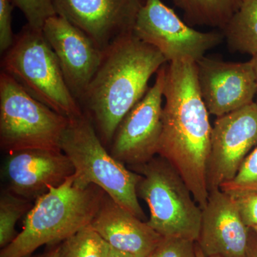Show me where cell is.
Segmentation results:
<instances>
[{
  "instance_id": "cell-1",
  "label": "cell",
  "mask_w": 257,
  "mask_h": 257,
  "mask_svg": "<svg viewBox=\"0 0 257 257\" xmlns=\"http://www.w3.org/2000/svg\"><path fill=\"white\" fill-rule=\"evenodd\" d=\"M165 104L158 155L175 167L201 209L209 197L207 165L212 126L198 83L196 62L166 64Z\"/></svg>"
},
{
  "instance_id": "cell-2",
  "label": "cell",
  "mask_w": 257,
  "mask_h": 257,
  "mask_svg": "<svg viewBox=\"0 0 257 257\" xmlns=\"http://www.w3.org/2000/svg\"><path fill=\"white\" fill-rule=\"evenodd\" d=\"M167 63L160 51L133 32L120 37L104 50L79 104L105 147L110 145L125 115L146 94L152 76Z\"/></svg>"
},
{
  "instance_id": "cell-3",
  "label": "cell",
  "mask_w": 257,
  "mask_h": 257,
  "mask_svg": "<svg viewBox=\"0 0 257 257\" xmlns=\"http://www.w3.org/2000/svg\"><path fill=\"white\" fill-rule=\"evenodd\" d=\"M105 192L95 184L82 187L74 175L37 199L23 231L0 251V257H28L43 245L62 243L92 224Z\"/></svg>"
},
{
  "instance_id": "cell-4",
  "label": "cell",
  "mask_w": 257,
  "mask_h": 257,
  "mask_svg": "<svg viewBox=\"0 0 257 257\" xmlns=\"http://www.w3.org/2000/svg\"><path fill=\"white\" fill-rule=\"evenodd\" d=\"M61 150L74 167V181L82 187L95 184L130 213L145 220L138 186L143 176L126 168L106 150L87 115L69 119Z\"/></svg>"
},
{
  "instance_id": "cell-5",
  "label": "cell",
  "mask_w": 257,
  "mask_h": 257,
  "mask_svg": "<svg viewBox=\"0 0 257 257\" xmlns=\"http://www.w3.org/2000/svg\"><path fill=\"white\" fill-rule=\"evenodd\" d=\"M2 67L27 92L58 114L72 119L84 113L42 31L28 25L23 28L5 52Z\"/></svg>"
},
{
  "instance_id": "cell-6",
  "label": "cell",
  "mask_w": 257,
  "mask_h": 257,
  "mask_svg": "<svg viewBox=\"0 0 257 257\" xmlns=\"http://www.w3.org/2000/svg\"><path fill=\"white\" fill-rule=\"evenodd\" d=\"M130 168L143 176L138 195L148 205L150 216L147 224L163 237L197 242L202 209L175 167L158 155L144 165Z\"/></svg>"
},
{
  "instance_id": "cell-7",
  "label": "cell",
  "mask_w": 257,
  "mask_h": 257,
  "mask_svg": "<svg viewBox=\"0 0 257 257\" xmlns=\"http://www.w3.org/2000/svg\"><path fill=\"white\" fill-rule=\"evenodd\" d=\"M69 119L40 102L6 72L0 74V147L7 153L25 150L62 151Z\"/></svg>"
},
{
  "instance_id": "cell-8",
  "label": "cell",
  "mask_w": 257,
  "mask_h": 257,
  "mask_svg": "<svg viewBox=\"0 0 257 257\" xmlns=\"http://www.w3.org/2000/svg\"><path fill=\"white\" fill-rule=\"evenodd\" d=\"M133 34L157 49L167 62L190 59L197 62L220 45L221 32H200L182 21L161 0H145L139 11Z\"/></svg>"
},
{
  "instance_id": "cell-9",
  "label": "cell",
  "mask_w": 257,
  "mask_h": 257,
  "mask_svg": "<svg viewBox=\"0 0 257 257\" xmlns=\"http://www.w3.org/2000/svg\"><path fill=\"white\" fill-rule=\"evenodd\" d=\"M166 64L157 72L154 85L121 120L109 145L111 156L128 167L144 165L158 155Z\"/></svg>"
},
{
  "instance_id": "cell-10",
  "label": "cell",
  "mask_w": 257,
  "mask_h": 257,
  "mask_svg": "<svg viewBox=\"0 0 257 257\" xmlns=\"http://www.w3.org/2000/svg\"><path fill=\"white\" fill-rule=\"evenodd\" d=\"M257 147V103L218 116L211 131L207 165L209 192L234 178Z\"/></svg>"
},
{
  "instance_id": "cell-11",
  "label": "cell",
  "mask_w": 257,
  "mask_h": 257,
  "mask_svg": "<svg viewBox=\"0 0 257 257\" xmlns=\"http://www.w3.org/2000/svg\"><path fill=\"white\" fill-rule=\"evenodd\" d=\"M196 66L201 96L209 114L218 117L253 102L257 84L251 60L228 62L204 57Z\"/></svg>"
},
{
  "instance_id": "cell-12",
  "label": "cell",
  "mask_w": 257,
  "mask_h": 257,
  "mask_svg": "<svg viewBox=\"0 0 257 257\" xmlns=\"http://www.w3.org/2000/svg\"><path fill=\"white\" fill-rule=\"evenodd\" d=\"M145 0H55L57 15L65 18L105 50L133 31Z\"/></svg>"
},
{
  "instance_id": "cell-13",
  "label": "cell",
  "mask_w": 257,
  "mask_h": 257,
  "mask_svg": "<svg viewBox=\"0 0 257 257\" xmlns=\"http://www.w3.org/2000/svg\"><path fill=\"white\" fill-rule=\"evenodd\" d=\"M42 33L55 52L69 90L79 102L100 65L104 51L60 15L47 20Z\"/></svg>"
},
{
  "instance_id": "cell-14",
  "label": "cell",
  "mask_w": 257,
  "mask_h": 257,
  "mask_svg": "<svg viewBox=\"0 0 257 257\" xmlns=\"http://www.w3.org/2000/svg\"><path fill=\"white\" fill-rule=\"evenodd\" d=\"M73 164L62 151L25 150L10 152L3 174L8 189L32 201L57 187L74 174Z\"/></svg>"
},
{
  "instance_id": "cell-15",
  "label": "cell",
  "mask_w": 257,
  "mask_h": 257,
  "mask_svg": "<svg viewBox=\"0 0 257 257\" xmlns=\"http://www.w3.org/2000/svg\"><path fill=\"white\" fill-rule=\"evenodd\" d=\"M250 230L241 219L235 198L214 189L202 209L196 243L206 257H247Z\"/></svg>"
},
{
  "instance_id": "cell-16",
  "label": "cell",
  "mask_w": 257,
  "mask_h": 257,
  "mask_svg": "<svg viewBox=\"0 0 257 257\" xmlns=\"http://www.w3.org/2000/svg\"><path fill=\"white\" fill-rule=\"evenodd\" d=\"M91 226L111 247L135 257H150L163 238L106 193Z\"/></svg>"
},
{
  "instance_id": "cell-17",
  "label": "cell",
  "mask_w": 257,
  "mask_h": 257,
  "mask_svg": "<svg viewBox=\"0 0 257 257\" xmlns=\"http://www.w3.org/2000/svg\"><path fill=\"white\" fill-rule=\"evenodd\" d=\"M189 26L223 29L245 0H172Z\"/></svg>"
},
{
  "instance_id": "cell-18",
  "label": "cell",
  "mask_w": 257,
  "mask_h": 257,
  "mask_svg": "<svg viewBox=\"0 0 257 257\" xmlns=\"http://www.w3.org/2000/svg\"><path fill=\"white\" fill-rule=\"evenodd\" d=\"M221 31L230 50L257 55V0H245Z\"/></svg>"
},
{
  "instance_id": "cell-19",
  "label": "cell",
  "mask_w": 257,
  "mask_h": 257,
  "mask_svg": "<svg viewBox=\"0 0 257 257\" xmlns=\"http://www.w3.org/2000/svg\"><path fill=\"white\" fill-rule=\"evenodd\" d=\"M109 248L110 246L89 225L62 241L57 257H107Z\"/></svg>"
},
{
  "instance_id": "cell-20",
  "label": "cell",
  "mask_w": 257,
  "mask_h": 257,
  "mask_svg": "<svg viewBox=\"0 0 257 257\" xmlns=\"http://www.w3.org/2000/svg\"><path fill=\"white\" fill-rule=\"evenodd\" d=\"M32 201L5 189L0 196V247L13 242L16 238L15 226L19 219L31 210Z\"/></svg>"
},
{
  "instance_id": "cell-21",
  "label": "cell",
  "mask_w": 257,
  "mask_h": 257,
  "mask_svg": "<svg viewBox=\"0 0 257 257\" xmlns=\"http://www.w3.org/2000/svg\"><path fill=\"white\" fill-rule=\"evenodd\" d=\"M220 189L233 197L257 193V147L243 161L234 178L222 184Z\"/></svg>"
},
{
  "instance_id": "cell-22",
  "label": "cell",
  "mask_w": 257,
  "mask_h": 257,
  "mask_svg": "<svg viewBox=\"0 0 257 257\" xmlns=\"http://www.w3.org/2000/svg\"><path fill=\"white\" fill-rule=\"evenodd\" d=\"M26 18L30 28L42 31L49 18L57 15L55 0H12Z\"/></svg>"
},
{
  "instance_id": "cell-23",
  "label": "cell",
  "mask_w": 257,
  "mask_h": 257,
  "mask_svg": "<svg viewBox=\"0 0 257 257\" xmlns=\"http://www.w3.org/2000/svg\"><path fill=\"white\" fill-rule=\"evenodd\" d=\"M150 257H197L196 242L176 237H163Z\"/></svg>"
},
{
  "instance_id": "cell-24",
  "label": "cell",
  "mask_w": 257,
  "mask_h": 257,
  "mask_svg": "<svg viewBox=\"0 0 257 257\" xmlns=\"http://www.w3.org/2000/svg\"><path fill=\"white\" fill-rule=\"evenodd\" d=\"M12 0H0V50L5 53L13 46L15 35L12 30V13L14 8Z\"/></svg>"
},
{
  "instance_id": "cell-25",
  "label": "cell",
  "mask_w": 257,
  "mask_h": 257,
  "mask_svg": "<svg viewBox=\"0 0 257 257\" xmlns=\"http://www.w3.org/2000/svg\"><path fill=\"white\" fill-rule=\"evenodd\" d=\"M236 199L240 215L249 229L257 225V193L234 197Z\"/></svg>"
},
{
  "instance_id": "cell-26",
  "label": "cell",
  "mask_w": 257,
  "mask_h": 257,
  "mask_svg": "<svg viewBox=\"0 0 257 257\" xmlns=\"http://www.w3.org/2000/svg\"><path fill=\"white\" fill-rule=\"evenodd\" d=\"M50 248L46 250L45 252L40 253V254L30 255L28 257H57L58 256L59 248L60 245H54L50 246Z\"/></svg>"
},
{
  "instance_id": "cell-27",
  "label": "cell",
  "mask_w": 257,
  "mask_h": 257,
  "mask_svg": "<svg viewBox=\"0 0 257 257\" xmlns=\"http://www.w3.org/2000/svg\"><path fill=\"white\" fill-rule=\"evenodd\" d=\"M247 257H257V238L254 239V238H251L250 236Z\"/></svg>"
},
{
  "instance_id": "cell-28",
  "label": "cell",
  "mask_w": 257,
  "mask_h": 257,
  "mask_svg": "<svg viewBox=\"0 0 257 257\" xmlns=\"http://www.w3.org/2000/svg\"><path fill=\"white\" fill-rule=\"evenodd\" d=\"M107 257H135L132 255L128 254V253L121 252V251H118L115 248L111 247L109 248V253H108Z\"/></svg>"
},
{
  "instance_id": "cell-29",
  "label": "cell",
  "mask_w": 257,
  "mask_h": 257,
  "mask_svg": "<svg viewBox=\"0 0 257 257\" xmlns=\"http://www.w3.org/2000/svg\"><path fill=\"white\" fill-rule=\"evenodd\" d=\"M250 60H251V63H252L253 70H254L255 76H256L257 84V55L253 56ZM256 102L257 103V91L256 95Z\"/></svg>"
},
{
  "instance_id": "cell-30",
  "label": "cell",
  "mask_w": 257,
  "mask_h": 257,
  "mask_svg": "<svg viewBox=\"0 0 257 257\" xmlns=\"http://www.w3.org/2000/svg\"><path fill=\"white\" fill-rule=\"evenodd\" d=\"M196 251H197V257H206L204 256V253H203L202 250L200 249V248L198 246L197 243H196Z\"/></svg>"
},
{
  "instance_id": "cell-31",
  "label": "cell",
  "mask_w": 257,
  "mask_h": 257,
  "mask_svg": "<svg viewBox=\"0 0 257 257\" xmlns=\"http://www.w3.org/2000/svg\"><path fill=\"white\" fill-rule=\"evenodd\" d=\"M251 229L252 230L253 233H254V234H256V236H257V225L253 226V227L251 228Z\"/></svg>"
},
{
  "instance_id": "cell-32",
  "label": "cell",
  "mask_w": 257,
  "mask_h": 257,
  "mask_svg": "<svg viewBox=\"0 0 257 257\" xmlns=\"http://www.w3.org/2000/svg\"><path fill=\"white\" fill-rule=\"evenodd\" d=\"M211 257H220V256H211Z\"/></svg>"
}]
</instances>
